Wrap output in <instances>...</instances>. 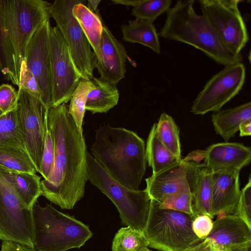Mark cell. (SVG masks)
Listing matches in <instances>:
<instances>
[{
	"label": "cell",
	"mask_w": 251,
	"mask_h": 251,
	"mask_svg": "<svg viewBox=\"0 0 251 251\" xmlns=\"http://www.w3.org/2000/svg\"><path fill=\"white\" fill-rule=\"evenodd\" d=\"M47 124L54 141L53 165L41 181L42 195L62 209H72L84 196L88 179L85 139L63 103L47 111Z\"/></svg>",
	"instance_id": "1"
},
{
	"label": "cell",
	"mask_w": 251,
	"mask_h": 251,
	"mask_svg": "<svg viewBox=\"0 0 251 251\" xmlns=\"http://www.w3.org/2000/svg\"><path fill=\"white\" fill-rule=\"evenodd\" d=\"M50 3L42 0H0V73L17 86L27 45L50 19Z\"/></svg>",
	"instance_id": "2"
},
{
	"label": "cell",
	"mask_w": 251,
	"mask_h": 251,
	"mask_svg": "<svg viewBox=\"0 0 251 251\" xmlns=\"http://www.w3.org/2000/svg\"><path fill=\"white\" fill-rule=\"evenodd\" d=\"M91 152L117 182L130 189L139 190L147 162L145 142L136 132L103 125L96 131Z\"/></svg>",
	"instance_id": "3"
},
{
	"label": "cell",
	"mask_w": 251,
	"mask_h": 251,
	"mask_svg": "<svg viewBox=\"0 0 251 251\" xmlns=\"http://www.w3.org/2000/svg\"><path fill=\"white\" fill-rule=\"evenodd\" d=\"M194 2V0H180L170 8L158 35L192 46L220 65L242 62L241 53L224 44L203 16L196 12Z\"/></svg>",
	"instance_id": "4"
},
{
	"label": "cell",
	"mask_w": 251,
	"mask_h": 251,
	"mask_svg": "<svg viewBox=\"0 0 251 251\" xmlns=\"http://www.w3.org/2000/svg\"><path fill=\"white\" fill-rule=\"evenodd\" d=\"M34 249L37 251H67L80 248L93 234L88 226L51 205L32 208Z\"/></svg>",
	"instance_id": "5"
},
{
	"label": "cell",
	"mask_w": 251,
	"mask_h": 251,
	"mask_svg": "<svg viewBox=\"0 0 251 251\" xmlns=\"http://www.w3.org/2000/svg\"><path fill=\"white\" fill-rule=\"evenodd\" d=\"M87 164L88 179L114 204L122 223L144 233L151 204L146 190H133L121 184L88 152Z\"/></svg>",
	"instance_id": "6"
},
{
	"label": "cell",
	"mask_w": 251,
	"mask_h": 251,
	"mask_svg": "<svg viewBox=\"0 0 251 251\" xmlns=\"http://www.w3.org/2000/svg\"><path fill=\"white\" fill-rule=\"evenodd\" d=\"M195 216L162 208L151 199L144 234L149 246L160 251H183L202 240L194 233L192 224Z\"/></svg>",
	"instance_id": "7"
},
{
	"label": "cell",
	"mask_w": 251,
	"mask_h": 251,
	"mask_svg": "<svg viewBox=\"0 0 251 251\" xmlns=\"http://www.w3.org/2000/svg\"><path fill=\"white\" fill-rule=\"evenodd\" d=\"M82 0H56L49 7L50 17L56 23L69 49L75 67L83 79H91L97 57L79 23L72 13Z\"/></svg>",
	"instance_id": "8"
},
{
	"label": "cell",
	"mask_w": 251,
	"mask_h": 251,
	"mask_svg": "<svg viewBox=\"0 0 251 251\" xmlns=\"http://www.w3.org/2000/svg\"><path fill=\"white\" fill-rule=\"evenodd\" d=\"M0 239L34 249L32 209L0 174Z\"/></svg>",
	"instance_id": "9"
},
{
	"label": "cell",
	"mask_w": 251,
	"mask_h": 251,
	"mask_svg": "<svg viewBox=\"0 0 251 251\" xmlns=\"http://www.w3.org/2000/svg\"><path fill=\"white\" fill-rule=\"evenodd\" d=\"M237 0H200L202 15L219 38L232 51L240 53L249 34Z\"/></svg>",
	"instance_id": "10"
},
{
	"label": "cell",
	"mask_w": 251,
	"mask_h": 251,
	"mask_svg": "<svg viewBox=\"0 0 251 251\" xmlns=\"http://www.w3.org/2000/svg\"><path fill=\"white\" fill-rule=\"evenodd\" d=\"M18 92L16 111L25 150L40 174L48 109L41 100L22 89Z\"/></svg>",
	"instance_id": "11"
},
{
	"label": "cell",
	"mask_w": 251,
	"mask_h": 251,
	"mask_svg": "<svg viewBox=\"0 0 251 251\" xmlns=\"http://www.w3.org/2000/svg\"><path fill=\"white\" fill-rule=\"evenodd\" d=\"M246 78L244 64L238 62L225 66L208 80L193 101L190 111L195 115L216 112L242 88Z\"/></svg>",
	"instance_id": "12"
},
{
	"label": "cell",
	"mask_w": 251,
	"mask_h": 251,
	"mask_svg": "<svg viewBox=\"0 0 251 251\" xmlns=\"http://www.w3.org/2000/svg\"><path fill=\"white\" fill-rule=\"evenodd\" d=\"M51 106L70 100L81 76L73 61L67 45L58 27L50 26Z\"/></svg>",
	"instance_id": "13"
},
{
	"label": "cell",
	"mask_w": 251,
	"mask_h": 251,
	"mask_svg": "<svg viewBox=\"0 0 251 251\" xmlns=\"http://www.w3.org/2000/svg\"><path fill=\"white\" fill-rule=\"evenodd\" d=\"M50 26V19L40 25L27 46L24 60L37 82L42 92V101L47 109L51 107Z\"/></svg>",
	"instance_id": "14"
},
{
	"label": "cell",
	"mask_w": 251,
	"mask_h": 251,
	"mask_svg": "<svg viewBox=\"0 0 251 251\" xmlns=\"http://www.w3.org/2000/svg\"><path fill=\"white\" fill-rule=\"evenodd\" d=\"M127 60L135 66L124 45L104 24L96 65L100 78L116 85L125 77Z\"/></svg>",
	"instance_id": "15"
},
{
	"label": "cell",
	"mask_w": 251,
	"mask_h": 251,
	"mask_svg": "<svg viewBox=\"0 0 251 251\" xmlns=\"http://www.w3.org/2000/svg\"><path fill=\"white\" fill-rule=\"evenodd\" d=\"M240 170L213 172L210 213L236 215L240 196Z\"/></svg>",
	"instance_id": "16"
},
{
	"label": "cell",
	"mask_w": 251,
	"mask_h": 251,
	"mask_svg": "<svg viewBox=\"0 0 251 251\" xmlns=\"http://www.w3.org/2000/svg\"><path fill=\"white\" fill-rule=\"evenodd\" d=\"M220 251H227L251 242V227L235 214L217 215L205 238Z\"/></svg>",
	"instance_id": "17"
},
{
	"label": "cell",
	"mask_w": 251,
	"mask_h": 251,
	"mask_svg": "<svg viewBox=\"0 0 251 251\" xmlns=\"http://www.w3.org/2000/svg\"><path fill=\"white\" fill-rule=\"evenodd\" d=\"M203 163L213 172L240 170L249 165L251 159L250 148L236 142L212 144L203 151Z\"/></svg>",
	"instance_id": "18"
},
{
	"label": "cell",
	"mask_w": 251,
	"mask_h": 251,
	"mask_svg": "<svg viewBox=\"0 0 251 251\" xmlns=\"http://www.w3.org/2000/svg\"><path fill=\"white\" fill-rule=\"evenodd\" d=\"M183 159L187 162L186 179L192 196L195 215H206L212 219L210 201L213 172L203 163Z\"/></svg>",
	"instance_id": "19"
},
{
	"label": "cell",
	"mask_w": 251,
	"mask_h": 251,
	"mask_svg": "<svg viewBox=\"0 0 251 251\" xmlns=\"http://www.w3.org/2000/svg\"><path fill=\"white\" fill-rule=\"evenodd\" d=\"M186 172L187 162L182 159L179 165L147 178L145 189L151 199L160 203L175 193L186 181Z\"/></svg>",
	"instance_id": "20"
},
{
	"label": "cell",
	"mask_w": 251,
	"mask_h": 251,
	"mask_svg": "<svg viewBox=\"0 0 251 251\" xmlns=\"http://www.w3.org/2000/svg\"><path fill=\"white\" fill-rule=\"evenodd\" d=\"M0 174L24 203L32 209L42 195L41 177L36 174L12 172L0 168Z\"/></svg>",
	"instance_id": "21"
},
{
	"label": "cell",
	"mask_w": 251,
	"mask_h": 251,
	"mask_svg": "<svg viewBox=\"0 0 251 251\" xmlns=\"http://www.w3.org/2000/svg\"><path fill=\"white\" fill-rule=\"evenodd\" d=\"M211 118L216 133L228 142L239 130L242 122L251 120V102L214 112Z\"/></svg>",
	"instance_id": "22"
},
{
	"label": "cell",
	"mask_w": 251,
	"mask_h": 251,
	"mask_svg": "<svg viewBox=\"0 0 251 251\" xmlns=\"http://www.w3.org/2000/svg\"><path fill=\"white\" fill-rule=\"evenodd\" d=\"M156 123L152 126L147 141L146 156L148 165L151 168L152 175H156L179 165L182 158L172 154L159 139Z\"/></svg>",
	"instance_id": "23"
},
{
	"label": "cell",
	"mask_w": 251,
	"mask_h": 251,
	"mask_svg": "<svg viewBox=\"0 0 251 251\" xmlns=\"http://www.w3.org/2000/svg\"><path fill=\"white\" fill-rule=\"evenodd\" d=\"M91 80L94 87L88 94L86 110L92 114L106 113L118 102L119 93L116 85L94 76Z\"/></svg>",
	"instance_id": "24"
},
{
	"label": "cell",
	"mask_w": 251,
	"mask_h": 251,
	"mask_svg": "<svg viewBox=\"0 0 251 251\" xmlns=\"http://www.w3.org/2000/svg\"><path fill=\"white\" fill-rule=\"evenodd\" d=\"M82 0L72 9V13L85 34L97 58L100 54V42L104 22L99 13L90 10Z\"/></svg>",
	"instance_id": "25"
},
{
	"label": "cell",
	"mask_w": 251,
	"mask_h": 251,
	"mask_svg": "<svg viewBox=\"0 0 251 251\" xmlns=\"http://www.w3.org/2000/svg\"><path fill=\"white\" fill-rule=\"evenodd\" d=\"M124 41L143 45L155 53L160 52L159 35L152 23L136 19L121 26Z\"/></svg>",
	"instance_id": "26"
},
{
	"label": "cell",
	"mask_w": 251,
	"mask_h": 251,
	"mask_svg": "<svg viewBox=\"0 0 251 251\" xmlns=\"http://www.w3.org/2000/svg\"><path fill=\"white\" fill-rule=\"evenodd\" d=\"M0 168L16 172L37 173L26 151L18 147L0 148Z\"/></svg>",
	"instance_id": "27"
},
{
	"label": "cell",
	"mask_w": 251,
	"mask_h": 251,
	"mask_svg": "<svg viewBox=\"0 0 251 251\" xmlns=\"http://www.w3.org/2000/svg\"><path fill=\"white\" fill-rule=\"evenodd\" d=\"M156 124L157 135L161 142L172 154L181 158L179 129L173 118L163 112Z\"/></svg>",
	"instance_id": "28"
},
{
	"label": "cell",
	"mask_w": 251,
	"mask_h": 251,
	"mask_svg": "<svg viewBox=\"0 0 251 251\" xmlns=\"http://www.w3.org/2000/svg\"><path fill=\"white\" fill-rule=\"evenodd\" d=\"M8 147H18L25 150L16 108L0 117V148Z\"/></svg>",
	"instance_id": "29"
},
{
	"label": "cell",
	"mask_w": 251,
	"mask_h": 251,
	"mask_svg": "<svg viewBox=\"0 0 251 251\" xmlns=\"http://www.w3.org/2000/svg\"><path fill=\"white\" fill-rule=\"evenodd\" d=\"M149 245L144 232L127 226L115 234L111 249L112 251H141Z\"/></svg>",
	"instance_id": "30"
},
{
	"label": "cell",
	"mask_w": 251,
	"mask_h": 251,
	"mask_svg": "<svg viewBox=\"0 0 251 251\" xmlns=\"http://www.w3.org/2000/svg\"><path fill=\"white\" fill-rule=\"evenodd\" d=\"M93 87L91 79L81 78L73 94L68 106L69 113L81 132L87 95Z\"/></svg>",
	"instance_id": "31"
},
{
	"label": "cell",
	"mask_w": 251,
	"mask_h": 251,
	"mask_svg": "<svg viewBox=\"0 0 251 251\" xmlns=\"http://www.w3.org/2000/svg\"><path fill=\"white\" fill-rule=\"evenodd\" d=\"M159 204L162 208L178 211L196 217L193 209L192 196L187 180L177 191L167 197Z\"/></svg>",
	"instance_id": "32"
},
{
	"label": "cell",
	"mask_w": 251,
	"mask_h": 251,
	"mask_svg": "<svg viewBox=\"0 0 251 251\" xmlns=\"http://www.w3.org/2000/svg\"><path fill=\"white\" fill-rule=\"evenodd\" d=\"M171 0H140L134 7L131 14L137 19L146 20L153 23L162 14L170 9Z\"/></svg>",
	"instance_id": "33"
},
{
	"label": "cell",
	"mask_w": 251,
	"mask_h": 251,
	"mask_svg": "<svg viewBox=\"0 0 251 251\" xmlns=\"http://www.w3.org/2000/svg\"><path fill=\"white\" fill-rule=\"evenodd\" d=\"M54 158V145L52 133L47 124L46 135L42 156L41 173L44 179L49 177L52 170Z\"/></svg>",
	"instance_id": "34"
},
{
	"label": "cell",
	"mask_w": 251,
	"mask_h": 251,
	"mask_svg": "<svg viewBox=\"0 0 251 251\" xmlns=\"http://www.w3.org/2000/svg\"><path fill=\"white\" fill-rule=\"evenodd\" d=\"M236 215L242 218L251 227V178L240 191Z\"/></svg>",
	"instance_id": "35"
},
{
	"label": "cell",
	"mask_w": 251,
	"mask_h": 251,
	"mask_svg": "<svg viewBox=\"0 0 251 251\" xmlns=\"http://www.w3.org/2000/svg\"><path fill=\"white\" fill-rule=\"evenodd\" d=\"M18 87L42 101L40 88L34 75L27 69L24 61L21 65Z\"/></svg>",
	"instance_id": "36"
},
{
	"label": "cell",
	"mask_w": 251,
	"mask_h": 251,
	"mask_svg": "<svg viewBox=\"0 0 251 251\" xmlns=\"http://www.w3.org/2000/svg\"><path fill=\"white\" fill-rule=\"evenodd\" d=\"M19 99V92L11 85L3 84L0 86V110L3 114L16 108Z\"/></svg>",
	"instance_id": "37"
},
{
	"label": "cell",
	"mask_w": 251,
	"mask_h": 251,
	"mask_svg": "<svg viewBox=\"0 0 251 251\" xmlns=\"http://www.w3.org/2000/svg\"><path fill=\"white\" fill-rule=\"evenodd\" d=\"M213 222L206 215H200L195 217L192 224V228L195 234L201 240L205 239L212 229Z\"/></svg>",
	"instance_id": "38"
},
{
	"label": "cell",
	"mask_w": 251,
	"mask_h": 251,
	"mask_svg": "<svg viewBox=\"0 0 251 251\" xmlns=\"http://www.w3.org/2000/svg\"><path fill=\"white\" fill-rule=\"evenodd\" d=\"M0 251H37L34 249L11 241H3Z\"/></svg>",
	"instance_id": "39"
},
{
	"label": "cell",
	"mask_w": 251,
	"mask_h": 251,
	"mask_svg": "<svg viewBox=\"0 0 251 251\" xmlns=\"http://www.w3.org/2000/svg\"><path fill=\"white\" fill-rule=\"evenodd\" d=\"M183 251H220L208 240L204 239L197 244Z\"/></svg>",
	"instance_id": "40"
},
{
	"label": "cell",
	"mask_w": 251,
	"mask_h": 251,
	"mask_svg": "<svg viewBox=\"0 0 251 251\" xmlns=\"http://www.w3.org/2000/svg\"><path fill=\"white\" fill-rule=\"evenodd\" d=\"M239 130L241 137L251 136V120H246L242 122L239 126Z\"/></svg>",
	"instance_id": "41"
},
{
	"label": "cell",
	"mask_w": 251,
	"mask_h": 251,
	"mask_svg": "<svg viewBox=\"0 0 251 251\" xmlns=\"http://www.w3.org/2000/svg\"><path fill=\"white\" fill-rule=\"evenodd\" d=\"M114 4L132 6L135 7L139 2L140 0H112Z\"/></svg>",
	"instance_id": "42"
},
{
	"label": "cell",
	"mask_w": 251,
	"mask_h": 251,
	"mask_svg": "<svg viewBox=\"0 0 251 251\" xmlns=\"http://www.w3.org/2000/svg\"><path fill=\"white\" fill-rule=\"evenodd\" d=\"M100 2V0H88L87 7L92 11L98 12L97 7Z\"/></svg>",
	"instance_id": "43"
},
{
	"label": "cell",
	"mask_w": 251,
	"mask_h": 251,
	"mask_svg": "<svg viewBox=\"0 0 251 251\" xmlns=\"http://www.w3.org/2000/svg\"><path fill=\"white\" fill-rule=\"evenodd\" d=\"M227 251H251V242Z\"/></svg>",
	"instance_id": "44"
},
{
	"label": "cell",
	"mask_w": 251,
	"mask_h": 251,
	"mask_svg": "<svg viewBox=\"0 0 251 251\" xmlns=\"http://www.w3.org/2000/svg\"><path fill=\"white\" fill-rule=\"evenodd\" d=\"M141 251H151L148 248H147L144 249L143 250H142Z\"/></svg>",
	"instance_id": "45"
},
{
	"label": "cell",
	"mask_w": 251,
	"mask_h": 251,
	"mask_svg": "<svg viewBox=\"0 0 251 251\" xmlns=\"http://www.w3.org/2000/svg\"><path fill=\"white\" fill-rule=\"evenodd\" d=\"M3 114V112L0 110V117Z\"/></svg>",
	"instance_id": "46"
}]
</instances>
